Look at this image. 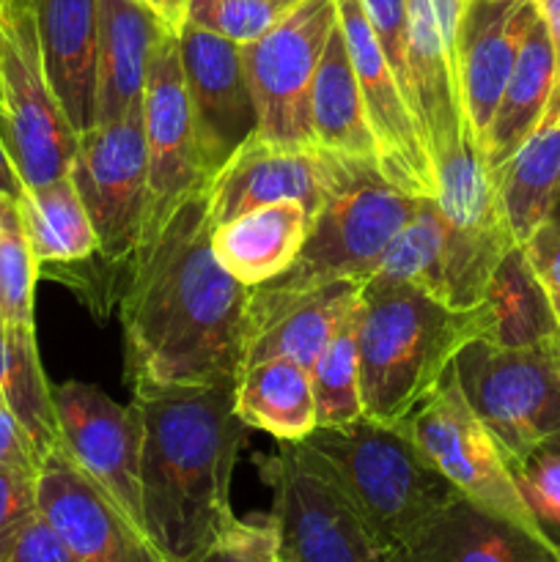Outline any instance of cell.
I'll use <instances>...</instances> for the list:
<instances>
[{"label": "cell", "mask_w": 560, "mask_h": 562, "mask_svg": "<svg viewBox=\"0 0 560 562\" xmlns=\"http://www.w3.org/2000/svg\"><path fill=\"white\" fill-rule=\"evenodd\" d=\"M247 302L250 289L214 258L209 184L198 187L130 256L119 311L132 387L236 382Z\"/></svg>", "instance_id": "6da1fadb"}, {"label": "cell", "mask_w": 560, "mask_h": 562, "mask_svg": "<svg viewBox=\"0 0 560 562\" xmlns=\"http://www.w3.org/2000/svg\"><path fill=\"white\" fill-rule=\"evenodd\" d=\"M236 382L137 384L143 415L141 499L146 536L168 562L201 558L236 521L231 481L247 439Z\"/></svg>", "instance_id": "7a4b0ae2"}, {"label": "cell", "mask_w": 560, "mask_h": 562, "mask_svg": "<svg viewBox=\"0 0 560 562\" xmlns=\"http://www.w3.org/2000/svg\"><path fill=\"white\" fill-rule=\"evenodd\" d=\"M289 448L346 499L388 554L410 547L461 497L399 426L360 417L346 426H316Z\"/></svg>", "instance_id": "3957f363"}, {"label": "cell", "mask_w": 560, "mask_h": 562, "mask_svg": "<svg viewBox=\"0 0 560 562\" xmlns=\"http://www.w3.org/2000/svg\"><path fill=\"white\" fill-rule=\"evenodd\" d=\"M478 338V307L456 311L410 283H362L357 327L362 417L404 426L453 368L459 351Z\"/></svg>", "instance_id": "277c9868"}, {"label": "cell", "mask_w": 560, "mask_h": 562, "mask_svg": "<svg viewBox=\"0 0 560 562\" xmlns=\"http://www.w3.org/2000/svg\"><path fill=\"white\" fill-rule=\"evenodd\" d=\"M417 203L421 198L399 190L377 162L338 157L335 179L313 214L300 256L289 272L267 285L318 289L338 280L366 283Z\"/></svg>", "instance_id": "5b68a950"}, {"label": "cell", "mask_w": 560, "mask_h": 562, "mask_svg": "<svg viewBox=\"0 0 560 562\" xmlns=\"http://www.w3.org/2000/svg\"><path fill=\"white\" fill-rule=\"evenodd\" d=\"M453 371L461 395L511 470L560 434V340L530 349L470 340Z\"/></svg>", "instance_id": "8992f818"}, {"label": "cell", "mask_w": 560, "mask_h": 562, "mask_svg": "<svg viewBox=\"0 0 560 562\" xmlns=\"http://www.w3.org/2000/svg\"><path fill=\"white\" fill-rule=\"evenodd\" d=\"M399 428L410 434L412 442L467 503L508 521L544 547L560 549L527 505L500 445L461 395L453 368Z\"/></svg>", "instance_id": "52a82bcc"}, {"label": "cell", "mask_w": 560, "mask_h": 562, "mask_svg": "<svg viewBox=\"0 0 560 562\" xmlns=\"http://www.w3.org/2000/svg\"><path fill=\"white\" fill-rule=\"evenodd\" d=\"M0 137L27 190L69 176L77 132L44 75L31 0H0Z\"/></svg>", "instance_id": "ba28073f"}, {"label": "cell", "mask_w": 560, "mask_h": 562, "mask_svg": "<svg viewBox=\"0 0 560 562\" xmlns=\"http://www.w3.org/2000/svg\"><path fill=\"white\" fill-rule=\"evenodd\" d=\"M335 25V0H300L261 38L242 44V66L256 104L253 137L272 146L316 148L311 88Z\"/></svg>", "instance_id": "9c48e42d"}, {"label": "cell", "mask_w": 560, "mask_h": 562, "mask_svg": "<svg viewBox=\"0 0 560 562\" xmlns=\"http://www.w3.org/2000/svg\"><path fill=\"white\" fill-rule=\"evenodd\" d=\"M75 181L108 261L124 263L141 245L148 214V151L143 104L77 137Z\"/></svg>", "instance_id": "30bf717a"}, {"label": "cell", "mask_w": 560, "mask_h": 562, "mask_svg": "<svg viewBox=\"0 0 560 562\" xmlns=\"http://www.w3.org/2000/svg\"><path fill=\"white\" fill-rule=\"evenodd\" d=\"M272 492L283 562H393L346 499L307 470L285 442L258 464Z\"/></svg>", "instance_id": "8fae6325"}, {"label": "cell", "mask_w": 560, "mask_h": 562, "mask_svg": "<svg viewBox=\"0 0 560 562\" xmlns=\"http://www.w3.org/2000/svg\"><path fill=\"white\" fill-rule=\"evenodd\" d=\"M338 27L344 33L357 86H360L362 110L371 126L377 157L382 173L399 190L415 198L437 195V173L432 154L423 137L421 121L412 113L388 58L377 42L371 22L360 0H335Z\"/></svg>", "instance_id": "7c38bea8"}, {"label": "cell", "mask_w": 560, "mask_h": 562, "mask_svg": "<svg viewBox=\"0 0 560 562\" xmlns=\"http://www.w3.org/2000/svg\"><path fill=\"white\" fill-rule=\"evenodd\" d=\"M60 448L143 532L141 406L119 404L86 382L53 384Z\"/></svg>", "instance_id": "4fadbf2b"}, {"label": "cell", "mask_w": 560, "mask_h": 562, "mask_svg": "<svg viewBox=\"0 0 560 562\" xmlns=\"http://www.w3.org/2000/svg\"><path fill=\"white\" fill-rule=\"evenodd\" d=\"M143 130L148 151V228L159 223L181 198L212 181L181 71L179 33L173 31L159 38L148 64L143 88Z\"/></svg>", "instance_id": "5bb4252c"}, {"label": "cell", "mask_w": 560, "mask_h": 562, "mask_svg": "<svg viewBox=\"0 0 560 562\" xmlns=\"http://www.w3.org/2000/svg\"><path fill=\"white\" fill-rule=\"evenodd\" d=\"M36 499L38 514L75 562H168L152 538L66 456L60 442L38 467Z\"/></svg>", "instance_id": "9a60e30c"}, {"label": "cell", "mask_w": 560, "mask_h": 562, "mask_svg": "<svg viewBox=\"0 0 560 562\" xmlns=\"http://www.w3.org/2000/svg\"><path fill=\"white\" fill-rule=\"evenodd\" d=\"M179 55L203 162L214 176L242 143L256 135V104L242 53L228 38L184 22Z\"/></svg>", "instance_id": "2e32d148"}, {"label": "cell", "mask_w": 560, "mask_h": 562, "mask_svg": "<svg viewBox=\"0 0 560 562\" xmlns=\"http://www.w3.org/2000/svg\"><path fill=\"white\" fill-rule=\"evenodd\" d=\"M360 291L362 283L355 280H338L318 289H250L242 368L283 357L311 373L335 329L357 305Z\"/></svg>", "instance_id": "e0dca14e"}, {"label": "cell", "mask_w": 560, "mask_h": 562, "mask_svg": "<svg viewBox=\"0 0 560 562\" xmlns=\"http://www.w3.org/2000/svg\"><path fill=\"white\" fill-rule=\"evenodd\" d=\"M338 157L324 148L272 146L250 137L209 181L212 228L247 209L278 201H302L318 212L335 179Z\"/></svg>", "instance_id": "ac0fdd59"}, {"label": "cell", "mask_w": 560, "mask_h": 562, "mask_svg": "<svg viewBox=\"0 0 560 562\" xmlns=\"http://www.w3.org/2000/svg\"><path fill=\"white\" fill-rule=\"evenodd\" d=\"M533 0H467L456 33V77L464 121L486 143L494 110L511 80L527 27L536 20Z\"/></svg>", "instance_id": "d6986e66"}, {"label": "cell", "mask_w": 560, "mask_h": 562, "mask_svg": "<svg viewBox=\"0 0 560 562\" xmlns=\"http://www.w3.org/2000/svg\"><path fill=\"white\" fill-rule=\"evenodd\" d=\"M44 75L77 137L97 126L99 0H31Z\"/></svg>", "instance_id": "ffe728a7"}, {"label": "cell", "mask_w": 560, "mask_h": 562, "mask_svg": "<svg viewBox=\"0 0 560 562\" xmlns=\"http://www.w3.org/2000/svg\"><path fill=\"white\" fill-rule=\"evenodd\" d=\"M313 214L302 201H278L247 209L212 228V252L220 267L247 289L289 272L311 231Z\"/></svg>", "instance_id": "44dd1931"}, {"label": "cell", "mask_w": 560, "mask_h": 562, "mask_svg": "<svg viewBox=\"0 0 560 562\" xmlns=\"http://www.w3.org/2000/svg\"><path fill=\"white\" fill-rule=\"evenodd\" d=\"M168 31L141 0H99L97 124H110L143 104L148 64Z\"/></svg>", "instance_id": "7402d4cb"}, {"label": "cell", "mask_w": 560, "mask_h": 562, "mask_svg": "<svg viewBox=\"0 0 560 562\" xmlns=\"http://www.w3.org/2000/svg\"><path fill=\"white\" fill-rule=\"evenodd\" d=\"M390 558L393 562H560V549L544 547L508 521L456 497L410 547Z\"/></svg>", "instance_id": "603a6c76"}, {"label": "cell", "mask_w": 560, "mask_h": 562, "mask_svg": "<svg viewBox=\"0 0 560 562\" xmlns=\"http://www.w3.org/2000/svg\"><path fill=\"white\" fill-rule=\"evenodd\" d=\"M481 338L497 349H530L560 340V318L522 245L494 267L481 296Z\"/></svg>", "instance_id": "cb8c5ba5"}, {"label": "cell", "mask_w": 560, "mask_h": 562, "mask_svg": "<svg viewBox=\"0 0 560 562\" xmlns=\"http://www.w3.org/2000/svg\"><path fill=\"white\" fill-rule=\"evenodd\" d=\"M494 181L511 234L522 245L552 214L560 195V86L552 88L541 121Z\"/></svg>", "instance_id": "d4e9b609"}, {"label": "cell", "mask_w": 560, "mask_h": 562, "mask_svg": "<svg viewBox=\"0 0 560 562\" xmlns=\"http://www.w3.org/2000/svg\"><path fill=\"white\" fill-rule=\"evenodd\" d=\"M311 130L316 148L335 157L377 162V143L362 110L360 86L346 49L344 33L335 25L327 38L311 88Z\"/></svg>", "instance_id": "484cf974"}, {"label": "cell", "mask_w": 560, "mask_h": 562, "mask_svg": "<svg viewBox=\"0 0 560 562\" xmlns=\"http://www.w3.org/2000/svg\"><path fill=\"white\" fill-rule=\"evenodd\" d=\"M555 88V53L549 33L544 27L541 16L536 14L533 25L527 27L525 42H522L516 66L511 71V80L500 97L497 110H494L492 126H489L486 151L489 170L500 173L505 162L514 157L516 148L525 143V137L536 130L552 99Z\"/></svg>", "instance_id": "4316f807"}, {"label": "cell", "mask_w": 560, "mask_h": 562, "mask_svg": "<svg viewBox=\"0 0 560 562\" xmlns=\"http://www.w3.org/2000/svg\"><path fill=\"white\" fill-rule=\"evenodd\" d=\"M234 406L247 428H258L278 442H302L318 426L311 373L283 357L242 368Z\"/></svg>", "instance_id": "83f0119b"}, {"label": "cell", "mask_w": 560, "mask_h": 562, "mask_svg": "<svg viewBox=\"0 0 560 562\" xmlns=\"http://www.w3.org/2000/svg\"><path fill=\"white\" fill-rule=\"evenodd\" d=\"M0 393L44 461V456L60 442V431L53 384L44 376L33 324L0 318Z\"/></svg>", "instance_id": "f1b7e54d"}, {"label": "cell", "mask_w": 560, "mask_h": 562, "mask_svg": "<svg viewBox=\"0 0 560 562\" xmlns=\"http://www.w3.org/2000/svg\"><path fill=\"white\" fill-rule=\"evenodd\" d=\"M16 209L38 267L80 261L99 250L97 231L69 176L25 190Z\"/></svg>", "instance_id": "f546056e"}, {"label": "cell", "mask_w": 560, "mask_h": 562, "mask_svg": "<svg viewBox=\"0 0 560 562\" xmlns=\"http://www.w3.org/2000/svg\"><path fill=\"white\" fill-rule=\"evenodd\" d=\"M445 220L434 198H421L410 223L399 231L382 261L368 280L379 283H410L439 300L443 289ZM366 280V283H368Z\"/></svg>", "instance_id": "4dcf8cb0"}, {"label": "cell", "mask_w": 560, "mask_h": 562, "mask_svg": "<svg viewBox=\"0 0 560 562\" xmlns=\"http://www.w3.org/2000/svg\"><path fill=\"white\" fill-rule=\"evenodd\" d=\"M357 327H360V300L335 329L329 344L318 355L316 366L311 368L318 426H346L362 417Z\"/></svg>", "instance_id": "1f68e13d"}, {"label": "cell", "mask_w": 560, "mask_h": 562, "mask_svg": "<svg viewBox=\"0 0 560 562\" xmlns=\"http://www.w3.org/2000/svg\"><path fill=\"white\" fill-rule=\"evenodd\" d=\"M38 263L27 245L20 209L9 198H0V318L33 324V289Z\"/></svg>", "instance_id": "d6a6232c"}, {"label": "cell", "mask_w": 560, "mask_h": 562, "mask_svg": "<svg viewBox=\"0 0 560 562\" xmlns=\"http://www.w3.org/2000/svg\"><path fill=\"white\" fill-rule=\"evenodd\" d=\"M289 9L275 0H190L187 22L242 47L261 38Z\"/></svg>", "instance_id": "836d02e7"}, {"label": "cell", "mask_w": 560, "mask_h": 562, "mask_svg": "<svg viewBox=\"0 0 560 562\" xmlns=\"http://www.w3.org/2000/svg\"><path fill=\"white\" fill-rule=\"evenodd\" d=\"M514 477L536 519L544 527H560V445L549 439L533 450L514 467Z\"/></svg>", "instance_id": "e575fe53"}, {"label": "cell", "mask_w": 560, "mask_h": 562, "mask_svg": "<svg viewBox=\"0 0 560 562\" xmlns=\"http://www.w3.org/2000/svg\"><path fill=\"white\" fill-rule=\"evenodd\" d=\"M368 22H371L377 42L415 113V97H412L410 55H406V0H360Z\"/></svg>", "instance_id": "d590c367"}, {"label": "cell", "mask_w": 560, "mask_h": 562, "mask_svg": "<svg viewBox=\"0 0 560 562\" xmlns=\"http://www.w3.org/2000/svg\"><path fill=\"white\" fill-rule=\"evenodd\" d=\"M36 477L0 470V562L11 558L27 527L38 519Z\"/></svg>", "instance_id": "8d00e7d4"}, {"label": "cell", "mask_w": 560, "mask_h": 562, "mask_svg": "<svg viewBox=\"0 0 560 562\" xmlns=\"http://www.w3.org/2000/svg\"><path fill=\"white\" fill-rule=\"evenodd\" d=\"M522 250L560 318V220H544L530 239L522 241Z\"/></svg>", "instance_id": "74e56055"}, {"label": "cell", "mask_w": 560, "mask_h": 562, "mask_svg": "<svg viewBox=\"0 0 560 562\" xmlns=\"http://www.w3.org/2000/svg\"><path fill=\"white\" fill-rule=\"evenodd\" d=\"M38 467H42V456L33 448L31 437L11 415L9 406L0 404V470L38 475Z\"/></svg>", "instance_id": "f35d334b"}, {"label": "cell", "mask_w": 560, "mask_h": 562, "mask_svg": "<svg viewBox=\"0 0 560 562\" xmlns=\"http://www.w3.org/2000/svg\"><path fill=\"white\" fill-rule=\"evenodd\" d=\"M5 562H75L71 560L69 549L60 541L58 532L44 521V516L38 514V519L33 521L25 530V536L20 538L16 549L11 552V558Z\"/></svg>", "instance_id": "ab89813d"}, {"label": "cell", "mask_w": 560, "mask_h": 562, "mask_svg": "<svg viewBox=\"0 0 560 562\" xmlns=\"http://www.w3.org/2000/svg\"><path fill=\"white\" fill-rule=\"evenodd\" d=\"M242 525H245V541L253 562H283L280 560L278 527H275L272 514L250 516V519H242Z\"/></svg>", "instance_id": "60d3db41"}, {"label": "cell", "mask_w": 560, "mask_h": 562, "mask_svg": "<svg viewBox=\"0 0 560 562\" xmlns=\"http://www.w3.org/2000/svg\"><path fill=\"white\" fill-rule=\"evenodd\" d=\"M192 562H253L250 549H247L245 541V525L242 519H236L201 558H195Z\"/></svg>", "instance_id": "b9f144b4"}, {"label": "cell", "mask_w": 560, "mask_h": 562, "mask_svg": "<svg viewBox=\"0 0 560 562\" xmlns=\"http://www.w3.org/2000/svg\"><path fill=\"white\" fill-rule=\"evenodd\" d=\"M544 27L549 33L555 53V86H560V0H533Z\"/></svg>", "instance_id": "7bdbcfd3"}, {"label": "cell", "mask_w": 560, "mask_h": 562, "mask_svg": "<svg viewBox=\"0 0 560 562\" xmlns=\"http://www.w3.org/2000/svg\"><path fill=\"white\" fill-rule=\"evenodd\" d=\"M25 181L16 173V165L11 159L9 148H5L3 137H0V198H9V201L20 203V198L25 195Z\"/></svg>", "instance_id": "ee69618b"}, {"label": "cell", "mask_w": 560, "mask_h": 562, "mask_svg": "<svg viewBox=\"0 0 560 562\" xmlns=\"http://www.w3.org/2000/svg\"><path fill=\"white\" fill-rule=\"evenodd\" d=\"M141 3L148 5L170 31L179 33L181 25L187 22V3H190V0H141Z\"/></svg>", "instance_id": "f6af8a7d"}, {"label": "cell", "mask_w": 560, "mask_h": 562, "mask_svg": "<svg viewBox=\"0 0 560 562\" xmlns=\"http://www.w3.org/2000/svg\"><path fill=\"white\" fill-rule=\"evenodd\" d=\"M549 217L560 220V195H558V201H555V209H552V214H549Z\"/></svg>", "instance_id": "bcb514c9"}, {"label": "cell", "mask_w": 560, "mask_h": 562, "mask_svg": "<svg viewBox=\"0 0 560 562\" xmlns=\"http://www.w3.org/2000/svg\"><path fill=\"white\" fill-rule=\"evenodd\" d=\"M275 3H283V5H296L300 0H275Z\"/></svg>", "instance_id": "7dc6e473"}, {"label": "cell", "mask_w": 560, "mask_h": 562, "mask_svg": "<svg viewBox=\"0 0 560 562\" xmlns=\"http://www.w3.org/2000/svg\"><path fill=\"white\" fill-rule=\"evenodd\" d=\"M555 442H558V445H560V434H558V437H555Z\"/></svg>", "instance_id": "c3c4849f"}, {"label": "cell", "mask_w": 560, "mask_h": 562, "mask_svg": "<svg viewBox=\"0 0 560 562\" xmlns=\"http://www.w3.org/2000/svg\"><path fill=\"white\" fill-rule=\"evenodd\" d=\"M0 404H3V393H0Z\"/></svg>", "instance_id": "681fc988"}]
</instances>
